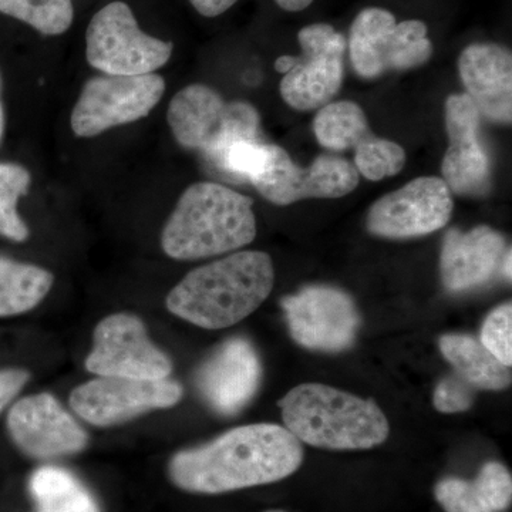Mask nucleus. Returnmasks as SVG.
I'll list each match as a JSON object with an SVG mask.
<instances>
[{
    "label": "nucleus",
    "instance_id": "f257e3e1",
    "mask_svg": "<svg viewBox=\"0 0 512 512\" xmlns=\"http://www.w3.org/2000/svg\"><path fill=\"white\" fill-rule=\"evenodd\" d=\"M302 463L301 441L291 431L259 423L178 451L168 463V476L187 493L215 495L276 483L292 476Z\"/></svg>",
    "mask_w": 512,
    "mask_h": 512
},
{
    "label": "nucleus",
    "instance_id": "f03ea898",
    "mask_svg": "<svg viewBox=\"0 0 512 512\" xmlns=\"http://www.w3.org/2000/svg\"><path fill=\"white\" fill-rule=\"evenodd\" d=\"M271 256L241 251L184 276L165 299L168 311L198 328H231L252 315L274 289Z\"/></svg>",
    "mask_w": 512,
    "mask_h": 512
},
{
    "label": "nucleus",
    "instance_id": "7ed1b4c3",
    "mask_svg": "<svg viewBox=\"0 0 512 512\" xmlns=\"http://www.w3.org/2000/svg\"><path fill=\"white\" fill-rule=\"evenodd\" d=\"M254 201L217 183L192 184L181 195L161 234L164 254L195 261L227 254L256 237Z\"/></svg>",
    "mask_w": 512,
    "mask_h": 512
},
{
    "label": "nucleus",
    "instance_id": "20e7f679",
    "mask_svg": "<svg viewBox=\"0 0 512 512\" xmlns=\"http://www.w3.org/2000/svg\"><path fill=\"white\" fill-rule=\"evenodd\" d=\"M279 407L285 429L302 443L325 450H369L390 434L389 420L376 402L326 384H299Z\"/></svg>",
    "mask_w": 512,
    "mask_h": 512
},
{
    "label": "nucleus",
    "instance_id": "39448f33",
    "mask_svg": "<svg viewBox=\"0 0 512 512\" xmlns=\"http://www.w3.org/2000/svg\"><path fill=\"white\" fill-rule=\"evenodd\" d=\"M177 143L211 160L238 140H261L258 111L245 101H225L204 84H191L175 94L167 111Z\"/></svg>",
    "mask_w": 512,
    "mask_h": 512
},
{
    "label": "nucleus",
    "instance_id": "423d86ee",
    "mask_svg": "<svg viewBox=\"0 0 512 512\" xmlns=\"http://www.w3.org/2000/svg\"><path fill=\"white\" fill-rule=\"evenodd\" d=\"M349 55L360 77L376 79L429 62L433 45L420 20L397 23L389 10L367 8L356 16L350 29Z\"/></svg>",
    "mask_w": 512,
    "mask_h": 512
},
{
    "label": "nucleus",
    "instance_id": "0eeeda50",
    "mask_svg": "<svg viewBox=\"0 0 512 512\" xmlns=\"http://www.w3.org/2000/svg\"><path fill=\"white\" fill-rule=\"evenodd\" d=\"M302 55L282 56L275 62L276 72L284 73L282 99L292 109H322L339 93L345 77L346 39L330 25L315 23L298 35Z\"/></svg>",
    "mask_w": 512,
    "mask_h": 512
},
{
    "label": "nucleus",
    "instance_id": "6e6552de",
    "mask_svg": "<svg viewBox=\"0 0 512 512\" xmlns=\"http://www.w3.org/2000/svg\"><path fill=\"white\" fill-rule=\"evenodd\" d=\"M87 62L110 76H143L163 67L173 43L138 28L130 6L113 2L94 15L86 33Z\"/></svg>",
    "mask_w": 512,
    "mask_h": 512
},
{
    "label": "nucleus",
    "instance_id": "1a4fd4ad",
    "mask_svg": "<svg viewBox=\"0 0 512 512\" xmlns=\"http://www.w3.org/2000/svg\"><path fill=\"white\" fill-rule=\"evenodd\" d=\"M165 82L158 74L93 77L84 84L72 111L73 133L96 137L110 128L147 117L164 96Z\"/></svg>",
    "mask_w": 512,
    "mask_h": 512
},
{
    "label": "nucleus",
    "instance_id": "9d476101",
    "mask_svg": "<svg viewBox=\"0 0 512 512\" xmlns=\"http://www.w3.org/2000/svg\"><path fill=\"white\" fill-rule=\"evenodd\" d=\"M183 399V387L171 379L97 376L70 394L77 416L97 427H113L154 410L170 409Z\"/></svg>",
    "mask_w": 512,
    "mask_h": 512
},
{
    "label": "nucleus",
    "instance_id": "9b49d317",
    "mask_svg": "<svg viewBox=\"0 0 512 512\" xmlns=\"http://www.w3.org/2000/svg\"><path fill=\"white\" fill-rule=\"evenodd\" d=\"M289 335L302 348L338 353L352 348L360 313L348 293L333 286H306L282 299Z\"/></svg>",
    "mask_w": 512,
    "mask_h": 512
},
{
    "label": "nucleus",
    "instance_id": "f8f14e48",
    "mask_svg": "<svg viewBox=\"0 0 512 512\" xmlns=\"http://www.w3.org/2000/svg\"><path fill=\"white\" fill-rule=\"evenodd\" d=\"M87 372L130 379H167L173 363L148 338L143 320L131 313H114L97 323Z\"/></svg>",
    "mask_w": 512,
    "mask_h": 512
},
{
    "label": "nucleus",
    "instance_id": "ddd939ff",
    "mask_svg": "<svg viewBox=\"0 0 512 512\" xmlns=\"http://www.w3.org/2000/svg\"><path fill=\"white\" fill-rule=\"evenodd\" d=\"M275 205H291L308 198H340L356 190L355 165L336 156H319L309 167H299L284 148L271 144L264 171L251 183Z\"/></svg>",
    "mask_w": 512,
    "mask_h": 512
},
{
    "label": "nucleus",
    "instance_id": "4468645a",
    "mask_svg": "<svg viewBox=\"0 0 512 512\" xmlns=\"http://www.w3.org/2000/svg\"><path fill=\"white\" fill-rule=\"evenodd\" d=\"M453 192L439 177H420L377 200L367 215L376 237H423L446 227L453 214Z\"/></svg>",
    "mask_w": 512,
    "mask_h": 512
},
{
    "label": "nucleus",
    "instance_id": "2eb2a0df",
    "mask_svg": "<svg viewBox=\"0 0 512 512\" xmlns=\"http://www.w3.org/2000/svg\"><path fill=\"white\" fill-rule=\"evenodd\" d=\"M6 424L16 447L37 460L77 454L89 443L83 427L49 393L32 394L13 404Z\"/></svg>",
    "mask_w": 512,
    "mask_h": 512
},
{
    "label": "nucleus",
    "instance_id": "dca6fc26",
    "mask_svg": "<svg viewBox=\"0 0 512 512\" xmlns=\"http://www.w3.org/2000/svg\"><path fill=\"white\" fill-rule=\"evenodd\" d=\"M448 148L441 171L451 192L484 195L493 183V163L481 140V114L466 93L446 101Z\"/></svg>",
    "mask_w": 512,
    "mask_h": 512
},
{
    "label": "nucleus",
    "instance_id": "f3484780",
    "mask_svg": "<svg viewBox=\"0 0 512 512\" xmlns=\"http://www.w3.org/2000/svg\"><path fill=\"white\" fill-rule=\"evenodd\" d=\"M261 380V359L254 345L244 338L222 343L195 377L202 400L225 417L235 416L251 403Z\"/></svg>",
    "mask_w": 512,
    "mask_h": 512
},
{
    "label": "nucleus",
    "instance_id": "a211bd4d",
    "mask_svg": "<svg viewBox=\"0 0 512 512\" xmlns=\"http://www.w3.org/2000/svg\"><path fill=\"white\" fill-rule=\"evenodd\" d=\"M507 254L500 232L480 225L468 232L450 229L444 237L440 272L447 291L466 292L487 284Z\"/></svg>",
    "mask_w": 512,
    "mask_h": 512
},
{
    "label": "nucleus",
    "instance_id": "6ab92c4d",
    "mask_svg": "<svg viewBox=\"0 0 512 512\" xmlns=\"http://www.w3.org/2000/svg\"><path fill=\"white\" fill-rule=\"evenodd\" d=\"M458 73L467 96L481 117L494 123L510 124L512 119V56L494 43H474L461 53Z\"/></svg>",
    "mask_w": 512,
    "mask_h": 512
},
{
    "label": "nucleus",
    "instance_id": "aec40b11",
    "mask_svg": "<svg viewBox=\"0 0 512 512\" xmlns=\"http://www.w3.org/2000/svg\"><path fill=\"white\" fill-rule=\"evenodd\" d=\"M436 500L446 512H503L510 508L512 478L503 464H484L476 480L448 477L436 485Z\"/></svg>",
    "mask_w": 512,
    "mask_h": 512
},
{
    "label": "nucleus",
    "instance_id": "412c9836",
    "mask_svg": "<svg viewBox=\"0 0 512 512\" xmlns=\"http://www.w3.org/2000/svg\"><path fill=\"white\" fill-rule=\"evenodd\" d=\"M439 346L457 375L474 389L503 390L510 386L511 367L503 365L473 336L450 333L441 336Z\"/></svg>",
    "mask_w": 512,
    "mask_h": 512
},
{
    "label": "nucleus",
    "instance_id": "4be33fe9",
    "mask_svg": "<svg viewBox=\"0 0 512 512\" xmlns=\"http://www.w3.org/2000/svg\"><path fill=\"white\" fill-rule=\"evenodd\" d=\"M29 493L36 512H101L92 491L64 468H37L30 476Z\"/></svg>",
    "mask_w": 512,
    "mask_h": 512
},
{
    "label": "nucleus",
    "instance_id": "5701e85b",
    "mask_svg": "<svg viewBox=\"0 0 512 512\" xmlns=\"http://www.w3.org/2000/svg\"><path fill=\"white\" fill-rule=\"evenodd\" d=\"M53 282L55 278L47 269L0 255V318L35 309L46 298Z\"/></svg>",
    "mask_w": 512,
    "mask_h": 512
},
{
    "label": "nucleus",
    "instance_id": "b1692460",
    "mask_svg": "<svg viewBox=\"0 0 512 512\" xmlns=\"http://www.w3.org/2000/svg\"><path fill=\"white\" fill-rule=\"evenodd\" d=\"M313 131L320 146L332 151L356 148L372 134L365 111L353 101L323 106L313 120Z\"/></svg>",
    "mask_w": 512,
    "mask_h": 512
},
{
    "label": "nucleus",
    "instance_id": "393cba45",
    "mask_svg": "<svg viewBox=\"0 0 512 512\" xmlns=\"http://www.w3.org/2000/svg\"><path fill=\"white\" fill-rule=\"evenodd\" d=\"M0 13L47 36L63 35L74 18L72 0H0Z\"/></svg>",
    "mask_w": 512,
    "mask_h": 512
},
{
    "label": "nucleus",
    "instance_id": "a878e982",
    "mask_svg": "<svg viewBox=\"0 0 512 512\" xmlns=\"http://www.w3.org/2000/svg\"><path fill=\"white\" fill-rule=\"evenodd\" d=\"M32 183L29 171L15 163H0V235L10 241L29 238L28 225L18 212V202Z\"/></svg>",
    "mask_w": 512,
    "mask_h": 512
},
{
    "label": "nucleus",
    "instance_id": "bb28decb",
    "mask_svg": "<svg viewBox=\"0 0 512 512\" xmlns=\"http://www.w3.org/2000/svg\"><path fill=\"white\" fill-rule=\"evenodd\" d=\"M355 164L357 173L367 180L380 181L403 170L406 151L394 141L372 133L355 148Z\"/></svg>",
    "mask_w": 512,
    "mask_h": 512
},
{
    "label": "nucleus",
    "instance_id": "cd10ccee",
    "mask_svg": "<svg viewBox=\"0 0 512 512\" xmlns=\"http://www.w3.org/2000/svg\"><path fill=\"white\" fill-rule=\"evenodd\" d=\"M269 146L271 144H266L262 140L234 141L210 161L215 167L220 168L222 173L252 183L268 163Z\"/></svg>",
    "mask_w": 512,
    "mask_h": 512
},
{
    "label": "nucleus",
    "instance_id": "c85d7f7f",
    "mask_svg": "<svg viewBox=\"0 0 512 512\" xmlns=\"http://www.w3.org/2000/svg\"><path fill=\"white\" fill-rule=\"evenodd\" d=\"M481 343L503 365H512V306L504 303L485 319L481 329Z\"/></svg>",
    "mask_w": 512,
    "mask_h": 512
},
{
    "label": "nucleus",
    "instance_id": "c756f323",
    "mask_svg": "<svg viewBox=\"0 0 512 512\" xmlns=\"http://www.w3.org/2000/svg\"><path fill=\"white\" fill-rule=\"evenodd\" d=\"M474 387L460 376L444 377L434 390V406L441 413L467 412L474 402Z\"/></svg>",
    "mask_w": 512,
    "mask_h": 512
},
{
    "label": "nucleus",
    "instance_id": "7c9ffc66",
    "mask_svg": "<svg viewBox=\"0 0 512 512\" xmlns=\"http://www.w3.org/2000/svg\"><path fill=\"white\" fill-rule=\"evenodd\" d=\"M29 379V372L23 369L0 370V412L18 396Z\"/></svg>",
    "mask_w": 512,
    "mask_h": 512
},
{
    "label": "nucleus",
    "instance_id": "2f4dec72",
    "mask_svg": "<svg viewBox=\"0 0 512 512\" xmlns=\"http://www.w3.org/2000/svg\"><path fill=\"white\" fill-rule=\"evenodd\" d=\"M190 2L195 10L205 18H215V16L227 12L238 0H190Z\"/></svg>",
    "mask_w": 512,
    "mask_h": 512
},
{
    "label": "nucleus",
    "instance_id": "473e14b6",
    "mask_svg": "<svg viewBox=\"0 0 512 512\" xmlns=\"http://www.w3.org/2000/svg\"><path fill=\"white\" fill-rule=\"evenodd\" d=\"M279 8L288 10V12H301V10L308 8L313 0H275Z\"/></svg>",
    "mask_w": 512,
    "mask_h": 512
},
{
    "label": "nucleus",
    "instance_id": "72a5a7b5",
    "mask_svg": "<svg viewBox=\"0 0 512 512\" xmlns=\"http://www.w3.org/2000/svg\"><path fill=\"white\" fill-rule=\"evenodd\" d=\"M504 275L507 276L508 281H511V249H508L507 254L503 261Z\"/></svg>",
    "mask_w": 512,
    "mask_h": 512
},
{
    "label": "nucleus",
    "instance_id": "f704fd0d",
    "mask_svg": "<svg viewBox=\"0 0 512 512\" xmlns=\"http://www.w3.org/2000/svg\"><path fill=\"white\" fill-rule=\"evenodd\" d=\"M3 130H5V113H3L2 103H0V140H2Z\"/></svg>",
    "mask_w": 512,
    "mask_h": 512
},
{
    "label": "nucleus",
    "instance_id": "c9c22d12",
    "mask_svg": "<svg viewBox=\"0 0 512 512\" xmlns=\"http://www.w3.org/2000/svg\"><path fill=\"white\" fill-rule=\"evenodd\" d=\"M265 512H286V511H282V510H269V511H265Z\"/></svg>",
    "mask_w": 512,
    "mask_h": 512
}]
</instances>
